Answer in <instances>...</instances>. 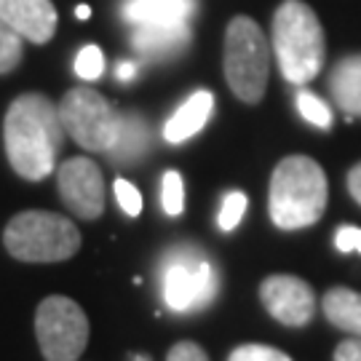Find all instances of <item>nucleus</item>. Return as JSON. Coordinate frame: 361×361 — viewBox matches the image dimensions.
<instances>
[{"mask_svg":"<svg viewBox=\"0 0 361 361\" xmlns=\"http://www.w3.org/2000/svg\"><path fill=\"white\" fill-rule=\"evenodd\" d=\"M161 204L169 217H177L185 209V185H182L180 171H166L161 182Z\"/></svg>","mask_w":361,"mask_h":361,"instance_id":"nucleus-20","label":"nucleus"},{"mask_svg":"<svg viewBox=\"0 0 361 361\" xmlns=\"http://www.w3.org/2000/svg\"><path fill=\"white\" fill-rule=\"evenodd\" d=\"M228 361H292L284 350L273 348V345H259V343H249V345H238L233 350Z\"/></svg>","mask_w":361,"mask_h":361,"instance_id":"nucleus-23","label":"nucleus"},{"mask_svg":"<svg viewBox=\"0 0 361 361\" xmlns=\"http://www.w3.org/2000/svg\"><path fill=\"white\" fill-rule=\"evenodd\" d=\"M89 319L70 297H46L35 310V337L46 361H78L89 345Z\"/></svg>","mask_w":361,"mask_h":361,"instance_id":"nucleus-7","label":"nucleus"},{"mask_svg":"<svg viewBox=\"0 0 361 361\" xmlns=\"http://www.w3.org/2000/svg\"><path fill=\"white\" fill-rule=\"evenodd\" d=\"M59 118L70 140L91 153H107L118 134V110L99 91L78 86L70 89L59 102Z\"/></svg>","mask_w":361,"mask_h":361,"instance_id":"nucleus-8","label":"nucleus"},{"mask_svg":"<svg viewBox=\"0 0 361 361\" xmlns=\"http://www.w3.org/2000/svg\"><path fill=\"white\" fill-rule=\"evenodd\" d=\"M335 246L340 252H361V228L343 225L335 235Z\"/></svg>","mask_w":361,"mask_h":361,"instance_id":"nucleus-26","label":"nucleus"},{"mask_svg":"<svg viewBox=\"0 0 361 361\" xmlns=\"http://www.w3.org/2000/svg\"><path fill=\"white\" fill-rule=\"evenodd\" d=\"M329 94L345 116H361V54H350L332 67Z\"/></svg>","mask_w":361,"mask_h":361,"instance_id":"nucleus-16","label":"nucleus"},{"mask_svg":"<svg viewBox=\"0 0 361 361\" xmlns=\"http://www.w3.org/2000/svg\"><path fill=\"white\" fill-rule=\"evenodd\" d=\"M56 185L65 207L80 219H99L104 212L107 190H104L102 169L86 155L67 158L56 171Z\"/></svg>","mask_w":361,"mask_h":361,"instance_id":"nucleus-9","label":"nucleus"},{"mask_svg":"<svg viewBox=\"0 0 361 361\" xmlns=\"http://www.w3.org/2000/svg\"><path fill=\"white\" fill-rule=\"evenodd\" d=\"M324 305V316L326 322L343 329V332H350V335L361 337V295L353 292L348 286H332L322 300Z\"/></svg>","mask_w":361,"mask_h":361,"instance_id":"nucleus-17","label":"nucleus"},{"mask_svg":"<svg viewBox=\"0 0 361 361\" xmlns=\"http://www.w3.org/2000/svg\"><path fill=\"white\" fill-rule=\"evenodd\" d=\"M0 19L30 43H49L56 32V8L51 0H0Z\"/></svg>","mask_w":361,"mask_h":361,"instance_id":"nucleus-11","label":"nucleus"},{"mask_svg":"<svg viewBox=\"0 0 361 361\" xmlns=\"http://www.w3.org/2000/svg\"><path fill=\"white\" fill-rule=\"evenodd\" d=\"M116 198L129 217H137L142 212V195L129 180H116Z\"/></svg>","mask_w":361,"mask_h":361,"instance_id":"nucleus-24","label":"nucleus"},{"mask_svg":"<svg viewBox=\"0 0 361 361\" xmlns=\"http://www.w3.org/2000/svg\"><path fill=\"white\" fill-rule=\"evenodd\" d=\"M65 137L59 104H54L46 94L30 91L8 104L3 118V147L11 169L22 180H46L56 166Z\"/></svg>","mask_w":361,"mask_h":361,"instance_id":"nucleus-1","label":"nucleus"},{"mask_svg":"<svg viewBox=\"0 0 361 361\" xmlns=\"http://www.w3.org/2000/svg\"><path fill=\"white\" fill-rule=\"evenodd\" d=\"M348 193L356 198V204H361V161L348 171Z\"/></svg>","mask_w":361,"mask_h":361,"instance_id":"nucleus-28","label":"nucleus"},{"mask_svg":"<svg viewBox=\"0 0 361 361\" xmlns=\"http://www.w3.org/2000/svg\"><path fill=\"white\" fill-rule=\"evenodd\" d=\"M150 145H153L150 123L142 116H137V113H126L118 121L116 142L107 150V155L118 166H129V164L142 161L145 155L150 153Z\"/></svg>","mask_w":361,"mask_h":361,"instance_id":"nucleus-13","label":"nucleus"},{"mask_svg":"<svg viewBox=\"0 0 361 361\" xmlns=\"http://www.w3.org/2000/svg\"><path fill=\"white\" fill-rule=\"evenodd\" d=\"M329 201V185L324 169L308 155H289L279 161L271 174L268 212L276 228L300 231L324 217Z\"/></svg>","mask_w":361,"mask_h":361,"instance_id":"nucleus-2","label":"nucleus"},{"mask_svg":"<svg viewBox=\"0 0 361 361\" xmlns=\"http://www.w3.org/2000/svg\"><path fill=\"white\" fill-rule=\"evenodd\" d=\"M161 295L174 313H195L214 302L219 276L201 246L182 244L161 257Z\"/></svg>","mask_w":361,"mask_h":361,"instance_id":"nucleus-6","label":"nucleus"},{"mask_svg":"<svg viewBox=\"0 0 361 361\" xmlns=\"http://www.w3.org/2000/svg\"><path fill=\"white\" fill-rule=\"evenodd\" d=\"M137 75V65L134 62H121L118 65V80H131Z\"/></svg>","mask_w":361,"mask_h":361,"instance_id":"nucleus-29","label":"nucleus"},{"mask_svg":"<svg viewBox=\"0 0 361 361\" xmlns=\"http://www.w3.org/2000/svg\"><path fill=\"white\" fill-rule=\"evenodd\" d=\"M190 27L188 25H140L131 35V46L147 59H166L188 49Z\"/></svg>","mask_w":361,"mask_h":361,"instance_id":"nucleus-12","label":"nucleus"},{"mask_svg":"<svg viewBox=\"0 0 361 361\" xmlns=\"http://www.w3.org/2000/svg\"><path fill=\"white\" fill-rule=\"evenodd\" d=\"M75 13H78V19H89V16H91V8H89V6H78Z\"/></svg>","mask_w":361,"mask_h":361,"instance_id":"nucleus-30","label":"nucleus"},{"mask_svg":"<svg viewBox=\"0 0 361 361\" xmlns=\"http://www.w3.org/2000/svg\"><path fill=\"white\" fill-rule=\"evenodd\" d=\"M166 361H209L207 350L193 340H182L177 345H171Z\"/></svg>","mask_w":361,"mask_h":361,"instance_id":"nucleus-25","label":"nucleus"},{"mask_svg":"<svg viewBox=\"0 0 361 361\" xmlns=\"http://www.w3.org/2000/svg\"><path fill=\"white\" fill-rule=\"evenodd\" d=\"M3 246L13 259L22 262H62L78 255L80 233L56 212L30 209L8 219L3 231Z\"/></svg>","mask_w":361,"mask_h":361,"instance_id":"nucleus-4","label":"nucleus"},{"mask_svg":"<svg viewBox=\"0 0 361 361\" xmlns=\"http://www.w3.org/2000/svg\"><path fill=\"white\" fill-rule=\"evenodd\" d=\"M134 361H145V359H140V356H134Z\"/></svg>","mask_w":361,"mask_h":361,"instance_id":"nucleus-31","label":"nucleus"},{"mask_svg":"<svg viewBox=\"0 0 361 361\" xmlns=\"http://www.w3.org/2000/svg\"><path fill=\"white\" fill-rule=\"evenodd\" d=\"M246 214V195L241 190H231V193L225 195V201H222V209H219L217 214V225L219 231L231 233L241 217Z\"/></svg>","mask_w":361,"mask_h":361,"instance_id":"nucleus-21","label":"nucleus"},{"mask_svg":"<svg viewBox=\"0 0 361 361\" xmlns=\"http://www.w3.org/2000/svg\"><path fill=\"white\" fill-rule=\"evenodd\" d=\"M212 110H214V97L212 91H195L190 94L185 102L174 110V116L166 121L164 126V137L166 142L180 145L185 140H190L193 134L207 126V121L212 118Z\"/></svg>","mask_w":361,"mask_h":361,"instance_id":"nucleus-14","label":"nucleus"},{"mask_svg":"<svg viewBox=\"0 0 361 361\" xmlns=\"http://www.w3.org/2000/svg\"><path fill=\"white\" fill-rule=\"evenodd\" d=\"M195 13V0H129L123 16L131 25H188Z\"/></svg>","mask_w":361,"mask_h":361,"instance_id":"nucleus-15","label":"nucleus"},{"mask_svg":"<svg viewBox=\"0 0 361 361\" xmlns=\"http://www.w3.org/2000/svg\"><path fill=\"white\" fill-rule=\"evenodd\" d=\"M225 80L246 104H257L268 89L271 46L252 16H235L225 30Z\"/></svg>","mask_w":361,"mask_h":361,"instance_id":"nucleus-5","label":"nucleus"},{"mask_svg":"<svg viewBox=\"0 0 361 361\" xmlns=\"http://www.w3.org/2000/svg\"><path fill=\"white\" fill-rule=\"evenodd\" d=\"M25 56V38L0 19V75L13 73Z\"/></svg>","mask_w":361,"mask_h":361,"instance_id":"nucleus-18","label":"nucleus"},{"mask_svg":"<svg viewBox=\"0 0 361 361\" xmlns=\"http://www.w3.org/2000/svg\"><path fill=\"white\" fill-rule=\"evenodd\" d=\"M273 54L284 80L305 86L322 73L326 40L316 11L302 0H284L273 13Z\"/></svg>","mask_w":361,"mask_h":361,"instance_id":"nucleus-3","label":"nucleus"},{"mask_svg":"<svg viewBox=\"0 0 361 361\" xmlns=\"http://www.w3.org/2000/svg\"><path fill=\"white\" fill-rule=\"evenodd\" d=\"M335 361H361V337L359 340H343L335 348Z\"/></svg>","mask_w":361,"mask_h":361,"instance_id":"nucleus-27","label":"nucleus"},{"mask_svg":"<svg viewBox=\"0 0 361 361\" xmlns=\"http://www.w3.org/2000/svg\"><path fill=\"white\" fill-rule=\"evenodd\" d=\"M259 300L273 319L284 326H305L316 313V292L308 281L276 273L259 284Z\"/></svg>","mask_w":361,"mask_h":361,"instance_id":"nucleus-10","label":"nucleus"},{"mask_svg":"<svg viewBox=\"0 0 361 361\" xmlns=\"http://www.w3.org/2000/svg\"><path fill=\"white\" fill-rule=\"evenodd\" d=\"M297 110H300V116L305 118L308 123H313V126H319V129H332V110H329L316 94L300 91V94H297Z\"/></svg>","mask_w":361,"mask_h":361,"instance_id":"nucleus-19","label":"nucleus"},{"mask_svg":"<svg viewBox=\"0 0 361 361\" xmlns=\"http://www.w3.org/2000/svg\"><path fill=\"white\" fill-rule=\"evenodd\" d=\"M104 70V56L99 46H83L75 56V75L83 80H97Z\"/></svg>","mask_w":361,"mask_h":361,"instance_id":"nucleus-22","label":"nucleus"}]
</instances>
